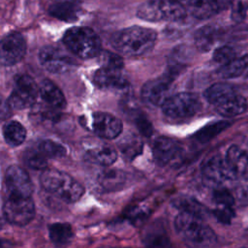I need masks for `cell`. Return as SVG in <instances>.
Masks as SVG:
<instances>
[{
    "label": "cell",
    "mask_w": 248,
    "mask_h": 248,
    "mask_svg": "<svg viewBox=\"0 0 248 248\" xmlns=\"http://www.w3.org/2000/svg\"><path fill=\"white\" fill-rule=\"evenodd\" d=\"M156 40L157 33L154 30L132 26L116 32L111 38V46L121 55L135 57L148 52Z\"/></svg>",
    "instance_id": "6da1fadb"
},
{
    "label": "cell",
    "mask_w": 248,
    "mask_h": 248,
    "mask_svg": "<svg viewBox=\"0 0 248 248\" xmlns=\"http://www.w3.org/2000/svg\"><path fill=\"white\" fill-rule=\"evenodd\" d=\"M174 227L180 237L190 245L206 247L216 241L213 230L200 217L181 212L174 220Z\"/></svg>",
    "instance_id": "7a4b0ae2"
},
{
    "label": "cell",
    "mask_w": 248,
    "mask_h": 248,
    "mask_svg": "<svg viewBox=\"0 0 248 248\" xmlns=\"http://www.w3.org/2000/svg\"><path fill=\"white\" fill-rule=\"evenodd\" d=\"M43 187L67 202H77L81 198L84 188L68 173L55 170L46 169L41 174Z\"/></svg>",
    "instance_id": "3957f363"
},
{
    "label": "cell",
    "mask_w": 248,
    "mask_h": 248,
    "mask_svg": "<svg viewBox=\"0 0 248 248\" xmlns=\"http://www.w3.org/2000/svg\"><path fill=\"white\" fill-rule=\"evenodd\" d=\"M63 44L79 58L88 59L101 53V40L97 33L88 27L78 26L67 30L63 36Z\"/></svg>",
    "instance_id": "277c9868"
},
{
    "label": "cell",
    "mask_w": 248,
    "mask_h": 248,
    "mask_svg": "<svg viewBox=\"0 0 248 248\" xmlns=\"http://www.w3.org/2000/svg\"><path fill=\"white\" fill-rule=\"evenodd\" d=\"M185 7L171 0H149L141 4L137 16L147 21H177L186 16Z\"/></svg>",
    "instance_id": "5b68a950"
},
{
    "label": "cell",
    "mask_w": 248,
    "mask_h": 248,
    "mask_svg": "<svg viewBox=\"0 0 248 248\" xmlns=\"http://www.w3.org/2000/svg\"><path fill=\"white\" fill-rule=\"evenodd\" d=\"M40 87L27 75H19L15 78L12 93L7 99V106L13 109H22L31 107L39 96Z\"/></svg>",
    "instance_id": "8992f818"
},
{
    "label": "cell",
    "mask_w": 248,
    "mask_h": 248,
    "mask_svg": "<svg viewBox=\"0 0 248 248\" xmlns=\"http://www.w3.org/2000/svg\"><path fill=\"white\" fill-rule=\"evenodd\" d=\"M202 103L198 95L181 92L171 95L162 106L163 112L170 118H188L201 109Z\"/></svg>",
    "instance_id": "52a82bcc"
},
{
    "label": "cell",
    "mask_w": 248,
    "mask_h": 248,
    "mask_svg": "<svg viewBox=\"0 0 248 248\" xmlns=\"http://www.w3.org/2000/svg\"><path fill=\"white\" fill-rule=\"evenodd\" d=\"M41 65L53 74H64L72 71L78 65L77 61L64 50L52 46H44L39 52Z\"/></svg>",
    "instance_id": "ba28073f"
},
{
    "label": "cell",
    "mask_w": 248,
    "mask_h": 248,
    "mask_svg": "<svg viewBox=\"0 0 248 248\" xmlns=\"http://www.w3.org/2000/svg\"><path fill=\"white\" fill-rule=\"evenodd\" d=\"M4 215L10 223L17 226L28 224L35 215V205L31 198L8 197L3 206Z\"/></svg>",
    "instance_id": "9c48e42d"
},
{
    "label": "cell",
    "mask_w": 248,
    "mask_h": 248,
    "mask_svg": "<svg viewBox=\"0 0 248 248\" xmlns=\"http://www.w3.org/2000/svg\"><path fill=\"white\" fill-rule=\"evenodd\" d=\"M173 77L166 74L160 78L147 81L141 89V98L144 103L150 106H163L171 96V83Z\"/></svg>",
    "instance_id": "30bf717a"
},
{
    "label": "cell",
    "mask_w": 248,
    "mask_h": 248,
    "mask_svg": "<svg viewBox=\"0 0 248 248\" xmlns=\"http://www.w3.org/2000/svg\"><path fill=\"white\" fill-rule=\"evenodd\" d=\"M8 197L31 198L33 185L25 170L16 165L10 166L5 173Z\"/></svg>",
    "instance_id": "8fae6325"
},
{
    "label": "cell",
    "mask_w": 248,
    "mask_h": 248,
    "mask_svg": "<svg viewBox=\"0 0 248 248\" xmlns=\"http://www.w3.org/2000/svg\"><path fill=\"white\" fill-rule=\"evenodd\" d=\"M203 176L215 185H222L229 181L237 180L225 157L214 155L208 158L202 167Z\"/></svg>",
    "instance_id": "7c38bea8"
},
{
    "label": "cell",
    "mask_w": 248,
    "mask_h": 248,
    "mask_svg": "<svg viewBox=\"0 0 248 248\" xmlns=\"http://www.w3.org/2000/svg\"><path fill=\"white\" fill-rule=\"evenodd\" d=\"M26 43L19 33L6 35L1 41L0 61L3 66H13L18 63L25 55Z\"/></svg>",
    "instance_id": "4fadbf2b"
},
{
    "label": "cell",
    "mask_w": 248,
    "mask_h": 248,
    "mask_svg": "<svg viewBox=\"0 0 248 248\" xmlns=\"http://www.w3.org/2000/svg\"><path fill=\"white\" fill-rule=\"evenodd\" d=\"M92 131L99 137L107 140L115 139L123 129L122 122L117 117L107 112H95L91 118Z\"/></svg>",
    "instance_id": "5bb4252c"
},
{
    "label": "cell",
    "mask_w": 248,
    "mask_h": 248,
    "mask_svg": "<svg viewBox=\"0 0 248 248\" xmlns=\"http://www.w3.org/2000/svg\"><path fill=\"white\" fill-rule=\"evenodd\" d=\"M152 151L153 157L158 164L167 165L180 155L182 148L176 140L160 137L154 141Z\"/></svg>",
    "instance_id": "9a60e30c"
},
{
    "label": "cell",
    "mask_w": 248,
    "mask_h": 248,
    "mask_svg": "<svg viewBox=\"0 0 248 248\" xmlns=\"http://www.w3.org/2000/svg\"><path fill=\"white\" fill-rule=\"evenodd\" d=\"M47 11L57 19L72 22L77 20L81 13V0H50Z\"/></svg>",
    "instance_id": "2e32d148"
},
{
    "label": "cell",
    "mask_w": 248,
    "mask_h": 248,
    "mask_svg": "<svg viewBox=\"0 0 248 248\" xmlns=\"http://www.w3.org/2000/svg\"><path fill=\"white\" fill-rule=\"evenodd\" d=\"M94 83L100 88L110 90H126L129 81L123 76L121 70H114L101 67L94 74Z\"/></svg>",
    "instance_id": "e0dca14e"
},
{
    "label": "cell",
    "mask_w": 248,
    "mask_h": 248,
    "mask_svg": "<svg viewBox=\"0 0 248 248\" xmlns=\"http://www.w3.org/2000/svg\"><path fill=\"white\" fill-rule=\"evenodd\" d=\"M227 0H185L186 11L193 16L203 19L210 17L226 7Z\"/></svg>",
    "instance_id": "ac0fdd59"
},
{
    "label": "cell",
    "mask_w": 248,
    "mask_h": 248,
    "mask_svg": "<svg viewBox=\"0 0 248 248\" xmlns=\"http://www.w3.org/2000/svg\"><path fill=\"white\" fill-rule=\"evenodd\" d=\"M237 180L248 179V151L237 145H232L225 156Z\"/></svg>",
    "instance_id": "d6986e66"
},
{
    "label": "cell",
    "mask_w": 248,
    "mask_h": 248,
    "mask_svg": "<svg viewBox=\"0 0 248 248\" xmlns=\"http://www.w3.org/2000/svg\"><path fill=\"white\" fill-rule=\"evenodd\" d=\"M39 95L50 110L63 109L66 107V99L61 89L49 79H45L40 85Z\"/></svg>",
    "instance_id": "ffe728a7"
},
{
    "label": "cell",
    "mask_w": 248,
    "mask_h": 248,
    "mask_svg": "<svg viewBox=\"0 0 248 248\" xmlns=\"http://www.w3.org/2000/svg\"><path fill=\"white\" fill-rule=\"evenodd\" d=\"M215 108L222 116L234 117L244 113L247 110L248 103L242 95L236 93L215 106Z\"/></svg>",
    "instance_id": "44dd1931"
},
{
    "label": "cell",
    "mask_w": 248,
    "mask_h": 248,
    "mask_svg": "<svg viewBox=\"0 0 248 248\" xmlns=\"http://www.w3.org/2000/svg\"><path fill=\"white\" fill-rule=\"evenodd\" d=\"M86 158L95 164L108 167L115 162L117 153L112 146L102 143L87 149Z\"/></svg>",
    "instance_id": "7402d4cb"
},
{
    "label": "cell",
    "mask_w": 248,
    "mask_h": 248,
    "mask_svg": "<svg viewBox=\"0 0 248 248\" xmlns=\"http://www.w3.org/2000/svg\"><path fill=\"white\" fill-rule=\"evenodd\" d=\"M236 93L237 90L233 85L227 82H217L204 91V97L208 103L215 107Z\"/></svg>",
    "instance_id": "603a6c76"
},
{
    "label": "cell",
    "mask_w": 248,
    "mask_h": 248,
    "mask_svg": "<svg viewBox=\"0 0 248 248\" xmlns=\"http://www.w3.org/2000/svg\"><path fill=\"white\" fill-rule=\"evenodd\" d=\"M127 179L126 173L120 170H105L98 177L100 185L107 191H116L123 188Z\"/></svg>",
    "instance_id": "cb8c5ba5"
},
{
    "label": "cell",
    "mask_w": 248,
    "mask_h": 248,
    "mask_svg": "<svg viewBox=\"0 0 248 248\" xmlns=\"http://www.w3.org/2000/svg\"><path fill=\"white\" fill-rule=\"evenodd\" d=\"M173 207L177 208L183 213L191 214L200 218H203L206 214V208L198 201L187 196H177L171 201Z\"/></svg>",
    "instance_id": "d4e9b609"
},
{
    "label": "cell",
    "mask_w": 248,
    "mask_h": 248,
    "mask_svg": "<svg viewBox=\"0 0 248 248\" xmlns=\"http://www.w3.org/2000/svg\"><path fill=\"white\" fill-rule=\"evenodd\" d=\"M5 141L11 146L20 145L26 138L25 128L17 121H9L3 127Z\"/></svg>",
    "instance_id": "484cf974"
},
{
    "label": "cell",
    "mask_w": 248,
    "mask_h": 248,
    "mask_svg": "<svg viewBox=\"0 0 248 248\" xmlns=\"http://www.w3.org/2000/svg\"><path fill=\"white\" fill-rule=\"evenodd\" d=\"M218 30L216 27L207 25L200 28L195 34V43L201 51H208L211 49L218 38Z\"/></svg>",
    "instance_id": "4316f807"
},
{
    "label": "cell",
    "mask_w": 248,
    "mask_h": 248,
    "mask_svg": "<svg viewBox=\"0 0 248 248\" xmlns=\"http://www.w3.org/2000/svg\"><path fill=\"white\" fill-rule=\"evenodd\" d=\"M143 241L149 248H163L169 243L164 227L157 224H153L150 228L146 229Z\"/></svg>",
    "instance_id": "83f0119b"
},
{
    "label": "cell",
    "mask_w": 248,
    "mask_h": 248,
    "mask_svg": "<svg viewBox=\"0 0 248 248\" xmlns=\"http://www.w3.org/2000/svg\"><path fill=\"white\" fill-rule=\"evenodd\" d=\"M248 69V57H238L223 65L218 70V76L221 78L229 79L241 76Z\"/></svg>",
    "instance_id": "f1b7e54d"
},
{
    "label": "cell",
    "mask_w": 248,
    "mask_h": 248,
    "mask_svg": "<svg viewBox=\"0 0 248 248\" xmlns=\"http://www.w3.org/2000/svg\"><path fill=\"white\" fill-rule=\"evenodd\" d=\"M49 237L55 245L63 246L70 242L73 237V229L67 223H54L48 228Z\"/></svg>",
    "instance_id": "f546056e"
},
{
    "label": "cell",
    "mask_w": 248,
    "mask_h": 248,
    "mask_svg": "<svg viewBox=\"0 0 248 248\" xmlns=\"http://www.w3.org/2000/svg\"><path fill=\"white\" fill-rule=\"evenodd\" d=\"M119 148L124 156L129 159H133L140 153L142 143L140 139H139L136 135L128 134L120 140Z\"/></svg>",
    "instance_id": "4dcf8cb0"
},
{
    "label": "cell",
    "mask_w": 248,
    "mask_h": 248,
    "mask_svg": "<svg viewBox=\"0 0 248 248\" xmlns=\"http://www.w3.org/2000/svg\"><path fill=\"white\" fill-rule=\"evenodd\" d=\"M229 126H230V123L227 121L213 122L202 127L201 130H199L194 135V138L201 142H206L211 139H213L214 137H216L222 131L227 129Z\"/></svg>",
    "instance_id": "1f68e13d"
},
{
    "label": "cell",
    "mask_w": 248,
    "mask_h": 248,
    "mask_svg": "<svg viewBox=\"0 0 248 248\" xmlns=\"http://www.w3.org/2000/svg\"><path fill=\"white\" fill-rule=\"evenodd\" d=\"M37 148L48 159V158H60L65 156L67 150L66 148L51 140H41L38 145Z\"/></svg>",
    "instance_id": "d6a6232c"
},
{
    "label": "cell",
    "mask_w": 248,
    "mask_h": 248,
    "mask_svg": "<svg viewBox=\"0 0 248 248\" xmlns=\"http://www.w3.org/2000/svg\"><path fill=\"white\" fill-rule=\"evenodd\" d=\"M23 160L28 167L34 170H45L47 166V158L37 147L26 150Z\"/></svg>",
    "instance_id": "836d02e7"
},
{
    "label": "cell",
    "mask_w": 248,
    "mask_h": 248,
    "mask_svg": "<svg viewBox=\"0 0 248 248\" xmlns=\"http://www.w3.org/2000/svg\"><path fill=\"white\" fill-rule=\"evenodd\" d=\"M129 111H130L129 113L131 115V118L133 119L134 123L136 124L140 132L142 135L149 137L152 133V126L148 118L140 110H138L136 108H130Z\"/></svg>",
    "instance_id": "e575fe53"
},
{
    "label": "cell",
    "mask_w": 248,
    "mask_h": 248,
    "mask_svg": "<svg viewBox=\"0 0 248 248\" xmlns=\"http://www.w3.org/2000/svg\"><path fill=\"white\" fill-rule=\"evenodd\" d=\"M100 63L103 68L114 69V70H121L123 69L124 62L121 56L116 53L110 51H101L99 54Z\"/></svg>",
    "instance_id": "d590c367"
},
{
    "label": "cell",
    "mask_w": 248,
    "mask_h": 248,
    "mask_svg": "<svg viewBox=\"0 0 248 248\" xmlns=\"http://www.w3.org/2000/svg\"><path fill=\"white\" fill-rule=\"evenodd\" d=\"M213 199L218 206L233 208L235 205V198L232 192L228 189L220 187L214 191Z\"/></svg>",
    "instance_id": "8d00e7d4"
},
{
    "label": "cell",
    "mask_w": 248,
    "mask_h": 248,
    "mask_svg": "<svg viewBox=\"0 0 248 248\" xmlns=\"http://www.w3.org/2000/svg\"><path fill=\"white\" fill-rule=\"evenodd\" d=\"M236 58L235 50L229 46H222L213 52V60L221 66L232 61Z\"/></svg>",
    "instance_id": "74e56055"
},
{
    "label": "cell",
    "mask_w": 248,
    "mask_h": 248,
    "mask_svg": "<svg viewBox=\"0 0 248 248\" xmlns=\"http://www.w3.org/2000/svg\"><path fill=\"white\" fill-rule=\"evenodd\" d=\"M233 196L235 198V202H238L240 204L248 203V179H240L236 184Z\"/></svg>",
    "instance_id": "f35d334b"
},
{
    "label": "cell",
    "mask_w": 248,
    "mask_h": 248,
    "mask_svg": "<svg viewBox=\"0 0 248 248\" xmlns=\"http://www.w3.org/2000/svg\"><path fill=\"white\" fill-rule=\"evenodd\" d=\"M214 215L220 222L224 224H230L231 220L234 216V210L233 208L217 206V208L214 210Z\"/></svg>",
    "instance_id": "ab89813d"
},
{
    "label": "cell",
    "mask_w": 248,
    "mask_h": 248,
    "mask_svg": "<svg viewBox=\"0 0 248 248\" xmlns=\"http://www.w3.org/2000/svg\"><path fill=\"white\" fill-rule=\"evenodd\" d=\"M244 4L245 3H243V2H237L236 4H234V6L232 8V16L233 20L239 21L244 18L245 13H246V7Z\"/></svg>",
    "instance_id": "60d3db41"
},
{
    "label": "cell",
    "mask_w": 248,
    "mask_h": 248,
    "mask_svg": "<svg viewBox=\"0 0 248 248\" xmlns=\"http://www.w3.org/2000/svg\"><path fill=\"white\" fill-rule=\"evenodd\" d=\"M244 85H245V88L248 90V75L244 78Z\"/></svg>",
    "instance_id": "b9f144b4"
},
{
    "label": "cell",
    "mask_w": 248,
    "mask_h": 248,
    "mask_svg": "<svg viewBox=\"0 0 248 248\" xmlns=\"http://www.w3.org/2000/svg\"><path fill=\"white\" fill-rule=\"evenodd\" d=\"M171 1H175V2H178V3H180V4H183L185 0H171Z\"/></svg>",
    "instance_id": "7bdbcfd3"
},
{
    "label": "cell",
    "mask_w": 248,
    "mask_h": 248,
    "mask_svg": "<svg viewBox=\"0 0 248 248\" xmlns=\"http://www.w3.org/2000/svg\"><path fill=\"white\" fill-rule=\"evenodd\" d=\"M110 248H111V247H110Z\"/></svg>",
    "instance_id": "ee69618b"
}]
</instances>
